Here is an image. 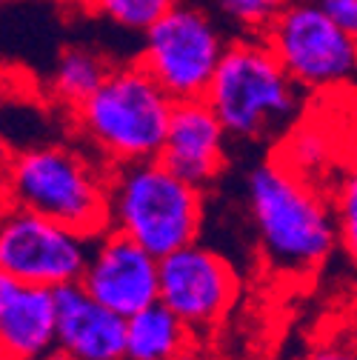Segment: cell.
<instances>
[{"instance_id":"cell-20","label":"cell","mask_w":357,"mask_h":360,"mask_svg":"<svg viewBox=\"0 0 357 360\" xmlns=\"http://www.w3.org/2000/svg\"><path fill=\"white\" fill-rule=\"evenodd\" d=\"M320 9L357 40V0H318Z\"/></svg>"},{"instance_id":"cell-25","label":"cell","mask_w":357,"mask_h":360,"mask_svg":"<svg viewBox=\"0 0 357 360\" xmlns=\"http://www.w3.org/2000/svg\"><path fill=\"white\" fill-rule=\"evenodd\" d=\"M238 360H263V357H254V354H243V357H238Z\"/></svg>"},{"instance_id":"cell-10","label":"cell","mask_w":357,"mask_h":360,"mask_svg":"<svg viewBox=\"0 0 357 360\" xmlns=\"http://www.w3.org/2000/svg\"><path fill=\"white\" fill-rule=\"evenodd\" d=\"M80 286L103 306L131 318L160 300V257L131 238L106 229L92 240Z\"/></svg>"},{"instance_id":"cell-21","label":"cell","mask_w":357,"mask_h":360,"mask_svg":"<svg viewBox=\"0 0 357 360\" xmlns=\"http://www.w3.org/2000/svg\"><path fill=\"white\" fill-rule=\"evenodd\" d=\"M309 360H357V346H351V343H340V340H332V343L318 346L315 352L309 354Z\"/></svg>"},{"instance_id":"cell-17","label":"cell","mask_w":357,"mask_h":360,"mask_svg":"<svg viewBox=\"0 0 357 360\" xmlns=\"http://www.w3.org/2000/svg\"><path fill=\"white\" fill-rule=\"evenodd\" d=\"M337 217V243L346 260L357 269V163L340 174V184L332 195Z\"/></svg>"},{"instance_id":"cell-9","label":"cell","mask_w":357,"mask_h":360,"mask_svg":"<svg viewBox=\"0 0 357 360\" xmlns=\"http://www.w3.org/2000/svg\"><path fill=\"white\" fill-rule=\"evenodd\" d=\"M240 297V275L212 246L189 243L160 260V303L181 318L195 338L226 323Z\"/></svg>"},{"instance_id":"cell-16","label":"cell","mask_w":357,"mask_h":360,"mask_svg":"<svg viewBox=\"0 0 357 360\" xmlns=\"http://www.w3.org/2000/svg\"><path fill=\"white\" fill-rule=\"evenodd\" d=\"M181 0H89V12L123 32H146Z\"/></svg>"},{"instance_id":"cell-13","label":"cell","mask_w":357,"mask_h":360,"mask_svg":"<svg viewBox=\"0 0 357 360\" xmlns=\"http://www.w3.org/2000/svg\"><path fill=\"white\" fill-rule=\"evenodd\" d=\"M0 352L4 360H37L58 352L55 289L0 278Z\"/></svg>"},{"instance_id":"cell-24","label":"cell","mask_w":357,"mask_h":360,"mask_svg":"<svg viewBox=\"0 0 357 360\" xmlns=\"http://www.w3.org/2000/svg\"><path fill=\"white\" fill-rule=\"evenodd\" d=\"M37 360H69V357L60 354V352H52V354H46V357H37Z\"/></svg>"},{"instance_id":"cell-7","label":"cell","mask_w":357,"mask_h":360,"mask_svg":"<svg viewBox=\"0 0 357 360\" xmlns=\"http://www.w3.org/2000/svg\"><path fill=\"white\" fill-rule=\"evenodd\" d=\"M263 37L303 92H332L357 80V40L318 0H292Z\"/></svg>"},{"instance_id":"cell-14","label":"cell","mask_w":357,"mask_h":360,"mask_svg":"<svg viewBox=\"0 0 357 360\" xmlns=\"http://www.w3.org/2000/svg\"><path fill=\"white\" fill-rule=\"evenodd\" d=\"M197 338L160 300L129 318L126 360H177Z\"/></svg>"},{"instance_id":"cell-11","label":"cell","mask_w":357,"mask_h":360,"mask_svg":"<svg viewBox=\"0 0 357 360\" xmlns=\"http://www.w3.org/2000/svg\"><path fill=\"white\" fill-rule=\"evenodd\" d=\"M229 131L206 98L177 101L160 149V160L186 177L189 184L209 189L229 160Z\"/></svg>"},{"instance_id":"cell-22","label":"cell","mask_w":357,"mask_h":360,"mask_svg":"<svg viewBox=\"0 0 357 360\" xmlns=\"http://www.w3.org/2000/svg\"><path fill=\"white\" fill-rule=\"evenodd\" d=\"M52 4H58L63 9H83V12H89V0H52Z\"/></svg>"},{"instance_id":"cell-5","label":"cell","mask_w":357,"mask_h":360,"mask_svg":"<svg viewBox=\"0 0 357 360\" xmlns=\"http://www.w3.org/2000/svg\"><path fill=\"white\" fill-rule=\"evenodd\" d=\"M206 189L171 172L160 158L109 169V229L141 243L155 257L197 243Z\"/></svg>"},{"instance_id":"cell-15","label":"cell","mask_w":357,"mask_h":360,"mask_svg":"<svg viewBox=\"0 0 357 360\" xmlns=\"http://www.w3.org/2000/svg\"><path fill=\"white\" fill-rule=\"evenodd\" d=\"M109 72L112 63L100 52L89 46H66L52 69V95L74 112L98 92Z\"/></svg>"},{"instance_id":"cell-23","label":"cell","mask_w":357,"mask_h":360,"mask_svg":"<svg viewBox=\"0 0 357 360\" xmlns=\"http://www.w3.org/2000/svg\"><path fill=\"white\" fill-rule=\"evenodd\" d=\"M177 360H200V357H197V349H195V343H192V346H189V349H186L181 357H177Z\"/></svg>"},{"instance_id":"cell-3","label":"cell","mask_w":357,"mask_h":360,"mask_svg":"<svg viewBox=\"0 0 357 360\" xmlns=\"http://www.w3.org/2000/svg\"><path fill=\"white\" fill-rule=\"evenodd\" d=\"M206 101L232 141L266 143L294 126L303 109V89L263 34H240L223 55Z\"/></svg>"},{"instance_id":"cell-2","label":"cell","mask_w":357,"mask_h":360,"mask_svg":"<svg viewBox=\"0 0 357 360\" xmlns=\"http://www.w3.org/2000/svg\"><path fill=\"white\" fill-rule=\"evenodd\" d=\"M109 169L89 146L15 149L4 160V209H26L98 238L109 229Z\"/></svg>"},{"instance_id":"cell-6","label":"cell","mask_w":357,"mask_h":360,"mask_svg":"<svg viewBox=\"0 0 357 360\" xmlns=\"http://www.w3.org/2000/svg\"><path fill=\"white\" fill-rule=\"evenodd\" d=\"M229 43L209 12L177 4L143 32L138 60L174 101H197L206 98Z\"/></svg>"},{"instance_id":"cell-18","label":"cell","mask_w":357,"mask_h":360,"mask_svg":"<svg viewBox=\"0 0 357 360\" xmlns=\"http://www.w3.org/2000/svg\"><path fill=\"white\" fill-rule=\"evenodd\" d=\"M240 34H263L292 0H212Z\"/></svg>"},{"instance_id":"cell-1","label":"cell","mask_w":357,"mask_h":360,"mask_svg":"<svg viewBox=\"0 0 357 360\" xmlns=\"http://www.w3.org/2000/svg\"><path fill=\"white\" fill-rule=\"evenodd\" d=\"M246 200L260 255L283 278L315 275L340 246L332 198L283 160L249 172Z\"/></svg>"},{"instance_id":"cell-12","label":"cell","mask_w":357,"mask_h":360,"mask_svg":"<svg viewBox=\"0 0 357 360\" xmlns=\"http://www.w3.org/2000/svg\"><path fill=\"white\" fill-rule=\"evenodd\" d=\"M58 295V352L69 360H126L129 318L95 300L80 283Z\"/></svg>"},{"instance_id":"cell-8","label":"cell","mask_w":357,"mask_h":360,"mask_svg":"<svg viewBox=\"0 0 357 360\" xmlns=\"http://www.w3.org/2000/svg\"><path fill=\"white\" fill-rule=\"evenodd\" d=\"M92 235L26 209H4L0 220V272L20 283L63 289L80 283Z\"/></svg>"},{"instance_id":"cell-4","label":"cell","mask_w":357,"mask_h":360,"mask_svg":"<svg viewBox=\"0 0 357 360\" xmlns=\"http://www.w3.org/2000/svg\"><path fill=\"white\" fill-rule=\"evenodd\" d=\"M174 103L135 58L112 66L98 92L74 109V123L80 141L106 166L138 163L160 158Z\"/></svg>"},{"instance_id":"cell-19","label":"cell","mask_w":357,"mask_h":360,"mask_svg":"<svg viewBox=\"0 0 357 360\" xmlns=\"http://www.w3.org/2000/svg\"><path fill=\"white\" fill-rule=\"evenodd\" d=\"M289 146H292V160H283L289 163L294 172H300L306 177V166H323L326 163V141L320 134H311V131H294L289 134Z\"/></svg>"}]
</instances>
